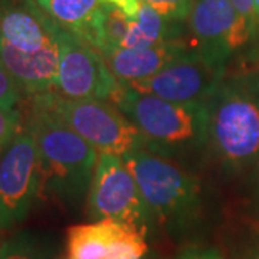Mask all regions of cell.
<instances>
[{"label": "cell", "mask_w": 259, "mask_h": 259, "mask_svg": "<svg viewBox=\"0 0 259 259\" xmlns=\"http://www.w3.org/2000/svg\"><path fill=\"white\" fill-rule=\"evenodd\" d=\"M59 32L36 0H0V64L23 97L55 91Z\"/></svg>", "instance_id": "6da1fadb"}, {"label": "cell", "mask_w": 259, "mask_h": 259, "mask_svg": "<svg viewBox=\"0 0 259 259\" xmlns=\"http://www.w3.org/2000/svg\"><path fill=\"white\" fill-rule=\"evenodd\" d=\"M26 128L36 141L40 160V194L66 206L88 197L98 151L69 128L37 97H32Z\"/></svg>", "instance_id": "7a4b0ae2"}, {"label": "cell", "mask_w": 259, "mask_h": 259, "mask_svg": "<svg viewBox=\"0 0 259 259\" xmlns=\"http://www.w3.org/2000/svg\"><path fill=\"white\" fill-rule=\"evenodd\" d=\"M111 102L143 134L151 151L167 154L207 144V105L167 101L122 83Z\"/></svg>", "instance_id": "3957f363"}, {"label": "cell", "mask_w": 259, "mask_h": 259, "mask_svg": "<svg viewBox=\"0 0 259 259\" xmlns=\"http://www.w3.org/2000/svg\"><path fill=\"white\" fill-rule=\"evenodd\" d=\"M139 185L151 219L183 228L197 218L202 194L197 180L171 160L139 148L122 156Z\"/></svg>", "instance_id": "277c9868"}, {"label": "cell", "mask_w": 259, "mask_h": 259, "mask_svg": "<svg viewBox=\"0 0 259 259\" xmlns=\"http://www.w3.org/2000/svg\"><path fill=\"white\" fill-rule=\"evenodd\" d=\"M98 153L125 156L148 148L146 139L120 108L104 100H69L55 91L35 95Z\"/></svg>", "instance_id": "5b68a950"}, {"label": "cell", "mask_w": 259, "mask_h": 259, "mask_svg": "<svg viewBox=\"0 0 259 259\" xmlns=\"http://www.w3.org/2000/svg\"><path fill=\"white\" fill-rule=\"evenodd\" d=\"M207 144L221 160L238 166L259 154V104L221 82L207 104Z\"/></svg>", "instance_id": "8992f818"}, {"label": "cell", "mask_w": 259, "mask_h": 259, "mask_svg": "<svg viewBox=\"0 0 259 259\" xmlns=\"http://www.w3.org/2000/svg\"><path fill=\"white\" fill-rule=\"evenodd\" d=\"M87 207L93 219H110L143 232L151 221L136 177L124 157L110 153H98Z\"/></svg>", "instance_id": "52a82bcc"}, {"label": "cell", "mask_w": 259, "mask_h": 259, "mask_svg": "<svg viewBox=\"0 0 259 259\" xmlns=\"http://www.w3.org/2000/svg\"><path fill=\"white\" fill-rule=\"evenodd\" d=\"M39 194V151L35 137L23 127L0 157V231L25 222Z\"/></svg>", "instance_id": "ba28073f"}, {"label": "cell", "mask_w": 259, "mask_h": 259, "mask_svg": "<svg viewBox=\"0 0 259 259\" xmlns=\"http://www.w3.org/2000/svg\"><path fill=\"white\" fill-rule=\"evenodd\" d=\"M121 82L100 51L61 29L55 93L69 100L112 101Z\"/></svg>", "instance_id": "9c48e42d"}, {"label": "cell", "mask_w": 259, "mask_h": 259, "mask_svg": "<svg viewBox=\"0 0 259 259\" xmlns=\"http://www.w3.org/2000/svg\"><path fill=\"white\" fill-rule=\"evenodd\" d=\"M185 25L193 47L223 68L229 56L246 45L255 33L229 0H194Z\"/></svg>", "instance_id": "30bf717a"}, {"label": "cell", "mask_w": 259, "mask_h": 259, "mask_svg": "<svg viewBox=\"0 0 259 259\" xmlns=\"http://www.w3.org/2000/svg\"><path fill=\"white\" fill-rule=\"evenodd\" d=\"M223 71V66L210 62L193 48L151 78L122 85L167 101L207 105L222 82Z\"/></svg>", "instance_id": "8fae6325"}, {"label": "cell", "mask_w": 259, "mask_h": 259, "mask_svg": "<svg viewBox=\"0 0 259 259\" xmlns=\"http://www.w3.org/2000/svg\"><path fill=\"white\" fill-rule=\"evenodd\" d=\"M193 48L180 39L147 48H108L101 54L121 83H134L151 78Z\"/></svg>", "instance_id": "7c38bea8"}, {"label": "cell", "mask_w": 259, "mask_h": 259, "mask_svg": "<svg viewBox=\"0 0 259 259\" xmlns=\"http://www.w3.org/2000/svg\"><path fill=\"white\" fill-rule=\"evenodd\" d=\"M49 18L65 32L100 51L102 35V0H36Z\"/></svg>", "instance_id": "4fadbf2b"}, {"label": "cell", "mask_w": 259, "mask_h": 259, "mask_svg": "<svg viewBox=\"0 0 259 259\" xmlns=\"http://www.w3.org/2000/svg\"><path fill=\"white\" fill-rule=\"evenodd\" d=\"M185 29V23L168 20L154 9L141 5L137 16L130 22L120 48H147L180 40Z\"/></svg>", "instance_id": "5bb4252c"}, {"label": "cell", "mask_w": 259, "mask_h": 259, "mask_svg": "<svg viewBox=\"0 0 259 259\" xmlns=\"http://www.w3.org/2000/svg\"><path fill=\"white\" fill-rule=\"evenodd\" d=\"M124 225L110 219L68 229V259H107L110 245Z\"/></svg>", "instance_id": "9a60e30c"}, {"label": "cell", "mask_w": 259, "mask_h": 259, "mask_svg": "<svg viewBox=\"0 0 259 259\" xmlns=\"http://www.w3.org/2000/svg\"><path fill=\"white\" fill-rule=\"evenodd\" d=\"M0 259H59L58 250L47 236L30 231L12 235L0 245Z\"/></svg>", "instance_id": "2e32d148"}, {"label": "cell", "mask_w": 259, "mask_h": 259, "mask_svg": "<svg viewBox=\"0 0 259 259\" xmlns=\"http://www.w3.org/2000/svg\"><path fill=\"white\" fill-rule=\"evenodd\" d=\"M147 252L144 232L124 225L110 245L107 259H143Z\"/></svg>", "instance_id": "e0dca14e"}, {"label": "cell", "mask_w": 259, "mask_h": 259, "mask_svg": "<svg viewBox=\"0 0 259 259\" xmlns=\"http://www.w3.org/2000/svg\"><path fill=\"white\" fill-rule=\"evenodd\" d=\"M141 5L158 12L161 16L177 23H186L194 0H139Z\"/></svg>", "instance_id": "ac0fdd59"}, {"label": "cell", "mask_w": 259, "mask_h": 259, "mask_svg": "<svg viewBox=\"0 0 259 259\" xmlns=\"http://www.w3.org/2000/svg\"><path fill=\"white\" fill-rule=\"evenodd\" d=\"M20 130H22V114L18 108L0 107V153L6 150Z\"/></svg>", "instance_id": "d6986e66"}, {"label": "cell", "mask_w": 259, "mask_h": 259, "mask_svg": "<svg viewBox=\"0 0 259 259\" xmlns=\"http://www.w3.org/2000/svg\"><path fill=\"white\" fill-rule=\"evenodd\" d=\"M23 94L13 76L0 64V107L2 108H16Z\"/></svg>", "instance_id": "ffe728a7"}, {"label": "cell", "mask_w": 259, "mask_h": 259, "mask_svg": "<svg viewBox=\"0 0 259 259\" xmlns=\"http://www.w3.org/2000/svg\"><path fill=\"white\" fill-rule=\"evenodd\" d=\"M235 9L241 13L256 30V20H255V0H229Z\"/></svg>", "instance_id": "44dd1931"}, {"label": "cell", "mask_w": 259, "mask_h": 259, "mask_svg": "<svg viewBox=\"0 0 259 259\" xmlns=\"http://www.w3.org/2000/svg\"><path fill=\"white\" fill-rule=\"evenodd\" d=\"M102 3L122 10L131 19H134L137 16L140 8H141V3H140L139 0H102Z\"/></svg>", "instance_id": "7402d4cb"}, {"label": "cell", "mask_w": 259, "mask_h": 259, "mask_svg": "<svg viewBox=\"0 0 259 259\" xmlns=\"http://www.w3.org/2000/svg\"><path fill=\"white\" fill-rule=\"evenodd\" d=\"M179 259H222L213 249H190L185 252Z\"/></svg>", "instance_id": "603a6c76"}, {"label": "cell", "mask_w": 259, "mask_h": 259, "mask_svg": "<svg viewBox=\"0 0 259 259\" xmlns=\"http://www.w3.org/2000/svg\"><path fill=\"white\" fill-rule=\"evenodd\" d=\"M255 20H256V29L259 28V0H255Z\"/></svg>", "instance_id": "cb8c5ba5"}, {"label": "cell", "mask_w": 259, "mask_h": 259, "mask_svg": "<svg viewBox=\"0 0 259 259\" xmlns=\"http://www.w3.org/2000/svg\"><path fill=\"white\" fill-rule=\"evenodd\" d=\"M258 259H259V258H258Z\"/></svg>", "instance_id": "d4e9b609"}]
</instances>
